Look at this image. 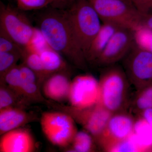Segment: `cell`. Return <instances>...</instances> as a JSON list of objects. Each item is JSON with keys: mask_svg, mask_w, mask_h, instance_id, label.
Instances as JSON below:
<instances>
[{"mask_svg": "<svg viewBox=\"0 0 152 152\" xmlns=\"http://www.w3.org/2000/svg\"><path fill=\"white\" fill-rule=\"evenodd\" d=\"M102 69L99 80V104L112 114L128 111L132 86L124 68L115 64Z\"/></svg>", "mask_w": 152, "mask_h": 152, "instance_id": "cell-2", "label": "cell"}, {"mask_svg": "<svg viewBox=\"0 0 152 152\" xmlns=\"http://www.w3.org/2000/svg\"><path fill=\"white\" fill-rule=\"evenodd\" d=\"M36 119L35 116L25 109L10 107L0 110V134L21 128Z\"/></svg>", "mask_w": 152, "mask_h": 152, "instance_id": "cell-14", "label": "cell"}, {"mask_svg": "<svg viewBox=\"0 0 152 152\" xmlns=\"http://www.w3.org/2000/svg\"><path fill=\"white\" fill-rule=\"evenodd\" d=\"M136 116L142 117L152 127V108L146 109Z\"/></svg>", "mask_w": 152, "mask_h": 152, "instance_id": "cell-30", "label": "cell"}, {"mask_svg": "<svg viewBox=\"0 0 152 152\" xmlns=\"http://www.w3.org/2000/svg\"><path fill=\"white\" fill-rule=\"evenodd\" d=\"M20 10L10 5L0 4V31L17 44L25 48L31 42L37 28Z\"/></svg>", "mask_w": 152, "mask_h": 152, "instance_id": "cell-7", "label": "cell"}, {"mask_svg": "<svg viewBox=\"0 0 152 152\" xmlns=\"http://www.w3.org/2000/svg\"><path fill=\"white\" fill-rule=\"evenodd\" d=\"M70 145L69 152H96L98 148L93 136L85 130L78 131Z\"/></svg>", "mask_w": 152, "mask_h": 152, "instance_id": "cell-19", "label": "cell"}, {"mask_svg": "<svg viewBox=\"0 0 152 152\" xmlns=\"http://www.w3.org/2000/svg\"><path fill=\"white\" fill-rule=\"evenodd\" d=\"M135 43L134 32L119 27L112 36L95 64L103 68L122 61Z\"/></svg>", "mask_w": 152, "mask_h": 152, "instance_id": "cell-10", "label": "cell"}, {"mask_svg": "<svg viewBox=\"0 0 152 152\" xmlns=\"http://www.w3.org/2000/svg\"><path fill=\"white\" fill-rule=\"evenodd\" d=\"M21 59H23V63L37 74L40 84L44 83L47 78L39 54L28 51L24 48L22 54Z\"/></svg>", "mask_w": 152, "mask_h": 152, "instance_id": "cell-21", "label": "cell"}, {"mask_svg": "<svg viewBox=\"0 0 152 152\" xmlns=\"http://www.w3.org/2000/svg\"><path fill=\"white\" fill-rule=\"evenodd\" d=\"M101 19L135 31L142 26V14L130 0H88Z\"/></svg>", "mask_w": 152, "mask_h": 152, "instance_id": "cell-4", "label": "cell"}, {"mask_svg": "<svg viewBox=\"0 0 152 152\" xmlns=\"http://www.w3.org/2000/svg\"><path fill=\"white\" fill-rule=\"evenodd\" d=\"M23 49L5 33L0 31V52H18L22 53Z\"/></svg>", "mask_w": 152, "mask_h": 152, "instance_id": "cell-26", "label": "cell"}, {"mask_svg": "<svg viewBox=\"0 0 152 152\" xmlns=\"http://www.w3.org/2000/svg\"><path fill=\"white\" fill-rule=\"evenodd\" d=\"M99 100V82L94 76L80 75L72 81L68 98L70 105L85 108L97 104Z\"/></svg>", "mask_w": 152, "mask_h": 152, "instance_id": "cell-11", "label": "cell"}, {"mask_svg": "<svg viewBox=\"0 0 152 152\" xmlns=\"http://www.w3.org/2000/svg\"><path fill=\"white\" fill-rule=\"evenodd\" d=\"M30 104L14 92L7 86L1 83L0 88V110L10 107L25 109Z\"/></svg>", "mask_w": 152, "mask_h": 152, "instance_id": "cell-20", "label": "cell"}, {"mask_svg": "<svg viewBox=\"0 0 152 152\" xmlns=\"http://www.w3.org/2000/svg\"><path fill=\"white\" fill-rule=\"evenodd\" d=\"M48 105L69 115L76 123L93 136L96 144L113 114L99 104L85 108H77L51 101Z\"/></svg>", "mask_w": 152, "mask_h": 152, "instance_id": "cell-5", "label": "cell"}, {"mask_svg": "<svg viewBox=\"0 0 152 152\" xmlns=\"http://www.w3.org/2000/svg\"><path fill=\"white\" fill-rule=\"evenodd\" d=\"M135 117L134 125L131 137L137 152H152V127L142 117Z\"/></svg>", "mask_w": 152, "mask_h": 152, "instance_id": "cell-16", "label": "cell"}, {"mask_svg": "<svg viewBox=\"0 0 152 152\" xmlns=\"http://www.w3.org/2000/svg\"><path fill=\"white\" fill-rule=\"evenodd\" d=\"M142 26L152 31V12L142 14Z\"/></svg>", "mask_w": 152, "mask_h": 152, "instance_id": "cell-29", "label": "cell"}, {"mask_svg": "<svg viewBox=\"0 0 152 152\" xmlns=\"http://www.w3.org/2000/svg\"><path fill=\"white\" fill-rule=\"evenodd\" d=\"M37 23L38 29L50 48L77 67L86 69V60L76 40L65 10L50 7L39 15Z\"/></svg>", "mask_w": 152, "mask_h": 152, "instance_id": "cell-1", "label": "cell"}, {"mask_svg": "<svg viewBox=\"0 0 152 152\" xmlns=\"http://www.w3.org/2000/svg\"><path fill=\"white\" fill-rule=\"evenodd\" d=\"M150 108H152V85L136 90L131 98L128 111L136 116Z\"/></svg>", "mask_w": 152, "mask_h": 152, "instance_id": "cell-18", "label": "cell"}, {"mask_svg": "<svg viewBox=\"0 0 152 152\" xmlns=\"http://www.w3.org/2000/svg\"><path fill=\"white\" fill-rule=\"evenodd\" d=\"M75 0H53L51 7L61 10H66L75 2Z\"/></svg>", "mask_w": 152, "mask_h": 152, "instance_id": "cell-28", "label": "cell"}, {"mask_svg": "<svg viewBox=\"0 0 152 152\" xmlns=\"http://www.w3.org/2000/svg\"><path fill=\"white\" fill-rule=\"evenodd\" d=\"M47 78L60 72H67L68 66L62 56L50 47L40 53Z\"/></svg>", "mask_w": 152, "mask_h": 152, "instance_id": "cell-17", "label": "cell"}, {"mask_svg": "<svg viewBox=\"0 0 152 152\" xmlns=\"http://www.w3.org/2000/svg\"><path fill=\"white\" fill-rule=\"evenodd\" d=\"M66 73L53 74L44 82L42 92L48 99L58 103L68 100L72 81Z\"/></svg>", "mask_w": 152, "mask_h": 152, "instance_id": "cell-13", "label": "cell"}, {"mask_svg": "<svg viewBox=\"0 0 152 152\" xmlns=\"http://www.w3.org/2000/svg\"><path fill=\"white\" fill-rule=\"evenodd\" d=\"M76 123L64 112H45L40 118L42 131L47 139L57 146L66 148L72 143L78 130Z\"/></svg>", "mask_w": 152, "mask_h": 152, "instance_id": "cell-6", "label": "cell"}, {"mask_svg": "<svg viewBox=\"0 0 152 152\" xmlns=\"http://www.w3.org/2000/svg\"><path fill=\"white\" fill-rule=\"evenodd\" d=\"M1 83L4 84L14 92L24 99L22 96V80L19 65H17L10 69L1 81Z\"/></svg>", "mask_w": 152, "mask_h": 152, "instance_id": "cell-22", "label": "cell"}, {"mask_svg": "<svg viewBox=\"0 0 152 152\" xmlns=\"http://www.w3.org/2000/svg\"><path fill=\"white\" fill-rule=\"evenodd\" d=\"M142 14L152 12V0H130Z\"/></svg>", "mask_w": 152, "mask_h": 152, "instance_id": "cell-27", "label": "cell"}, {"mask_svg": "<svg viewBox=\"0 0 152 152\" xmlns=\"http://www.w3.org/2000/svg\"><path fill=\"white\" fill-rule=\"evenodd\" d=\"M123 68L131 85L136 90L152 85V53L135 42L122 60Z\"/></svg>", "mask_w": 152, "mask_h": 152, "instance_id": "cell-8", "label": "cell"}, {"mask_svg": "<svg viewBox=\"0 0 152 152\" xmlns=\"http://www.w3.org/2000/svg\"><path fill=\"white\" fill-rule=\"evenodd\" d=\"M121 26L108 22H102L97 34L94 39L85 58L87 62L95 64L116 30Z\"/></svg>", "mask_w": 152, "mask_h": 152, "instance_id": "cell-15", "label": "cell"}, {"mask_svg": "<svg viewBox=\"0 0 152 152\" xmlns=\"http://www.w3.org/2000/svg\"><path fill=\"white\" fill-rule=\"evenodd\" d=\"M18 8L21 11L39 10L51 6L53 0H16Z\"/></svg>", "mask_w": 152, "mask_h": 152, "instance_id": "cell-25", "label": "cell"}, {"mask_svg": "<svg viewBox=\"0 0 152 152\" xmlns=\"http://www.w3.org/2000/svg\"><path fill=\"white\" fill-rule=\"evenodd\" d=\"M135 117L129 111L113 114L97 142L103 151L111 152L133 132Z\"/></svg>", "mask_w": 152, "mask_h": 152, "instance_id": "cell-9", "label": "cell"}, {"mask_svg": "<svg viewBox=\"0 0 152 152\" xmlns=\"http://www.w3.org/2000/svg\"><path fill=\"white\" fill-rule=\"evenodd\" d=\"M65 11L76 40L85 57L102 22L88 0H75Z\"/></svg>", "mask_w": 152, "mask_h": 152, "instance_id": "cell-3", "label": "cell"}, {"mask_svg": "<svg viewBox=\"0 0 152 152\" xmlns=\"http://www.w3.org/2000/svg\"><path fill=\"white\" fill-rule=\"evenodd\" d=\"M134 32L136 44L144 50L152 53V31L142 26Z\"/></svg>", "mask_w": 152, "mask_h": 152, "instance_id": "cell-24", "label": "cell"}, {"mask_svg": "<svg viewBox=\"0 0 152 152\" xmlns=\"http://www.w3.org/2000/svg\"><path fill=\"white\" fill-rule=\"evenodd\" d=\"M1 136V152H32L36 150L35 141L27 129L18 128Z\"/></svg>", "mask_w": 152, "mask_h": 152, "instance_id": "cell-12", "label": "cell"}, {"mask_svg": "<svg viewBox=\"0 0 152 152\" xmlns=\"http://www.w3.org/2000/svg\"><path fill=\"white\" fill-rule=\"evenodd\" d=\"M22 53L18 52H0V79L3 80L6 74L17 65L21 59Z\"/></svg>", "mask_w": 152, "mask_h": 152, "instance_id": "cell-23", "label": "cell"}]
</instances>
